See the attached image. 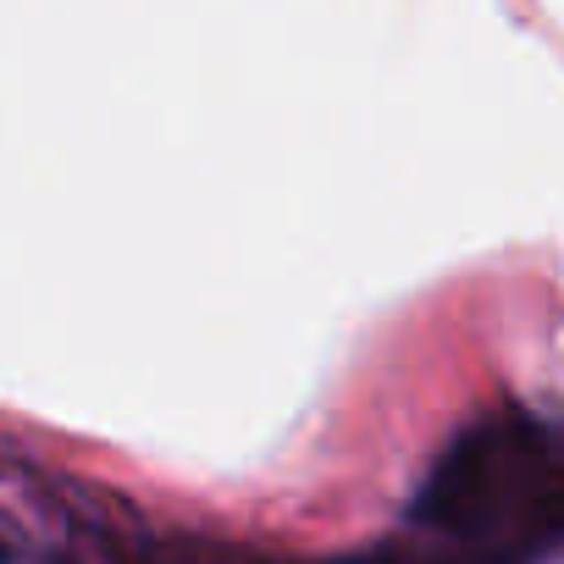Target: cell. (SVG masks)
<instances>
[{"label": "cell", "instance_id": "cell-1", "mask_svg": "<svg viewBox=\"0 0 564 564\" xmlns=\"http://www.w3.org/2000/svg\"><path fill=\"white\" fill-rule=\"evenodd\" d=\"M558 448L536 421L476 426L432 470L388 564H531L558 536Z\"/></svg>", "mask_w": 564, "mask_h": 564}, {"label": "cell", "instance_id": "cell-2", "mask_svg": "<svg viewBox=\"0 0 564 564\" xmlns=\"http://www.w3.org/2000/svg\"><path fill=\"white\" fill-rule=\"evenodd\" d=\"M0 564H56V558L29 536L23 520H12L7 509H0Z\"/></svg>", "mask_w": 564, "mask_h": 564}]
</instances>
